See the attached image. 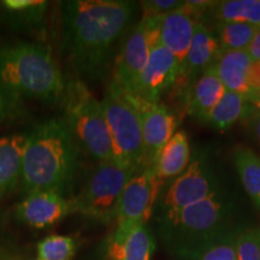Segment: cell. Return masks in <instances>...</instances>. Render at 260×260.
I'll return each mask as SVG.
<instances>
[{
    "label": "cell",
    "instance_id": "cell-1",
    "mask_svg": "<svg viewBox=\"0 0 260 260\" xmlns=\"http://www.w3.org/2000/svg\"><path fill=\"white\" fill-rule=\"evenodd\" d=\"M61 56L83 82H102L116 60V46L134 19L136 4L124 0L61 3Z\"/></svg>",
    "mask_w": 260,
    "mask_h": 260
},
{
    "label": "cell",
    "instance_id": "cell-2",
    "mask_svg": "<svg viewBox=\"0 0 260 260\" xmlns=\"http://www.w3.org/2000/svg\"><path fill=\"white\" fill-rule=\"evenodd\" d=\"M157 223L167 248L183 260H197L206 248L247 229L240 199L225 183L206 199Z\"/></svg>",
    "mask_w": 260,
    "mask_h": 260
},
{
    "label": "cell",
    "instance_id": "cell-3",
    "mask_svg": "<svg viewBox=\"0 0 260 260\" xmlns=\"http://www.w3.org/2000/svg\"><path fill=\"white\" fill-rule=\"evenodd\" d=\"M79 149L63 117L38 123L29 132L23 155V190L27 194L53 190L67 195L76 176Z\"/></svg>",
    "mask_w": 260,
    "mask_h": 260
},
{
    "label": "cell",
    "instance_id": "cell-4",
    "mask_svg": "<svg viewBox=\"0 0 260 260\" xmlns=\"http://www.w3.org/2000/svg\"><path fill=\"white\" fill-rule=\"evenodd\" d=\"M0 83L21 99L46 104L60 103L67 88L51 48L29 41L0 46Z\"/></svg>",
    "mask_w": 260,
    "mask_h": 260
},
{
    "label": "cell",
    "instance_id": "cell-5",
    "mask_svg": "<svg viewBox=\"0 0 260 260\" xmlns=\"http://www.w3.org/2000/svg\"><path fill=\"white\" fill-rule=\"evenodd\" d=\"M64 121L80 149L98 162H115L105 113L102 102L96 100L86 83L79 79L67 82L61 99Z\"/></svg>",
    "mask_w": 260,
    "mask_h": 260
},
{
    "label": "cell",
    "instance_id": "cell-6",
    "mask_svg": "<svg viewBox=\"0 0 260 260\" xmlns=\"http://www.w3.org/2000/svg\"><path fill=\"white\" fill-rule=\"evenodd\" d=\"M223 184L222 172L214 161L212 152L206 147H198L186 170L162 186L154 207L155 220L167 218L206 199Z\"/></svg>",
    "mask_w": 260,
    "mask_h": 260
},
{
    "label": "cell",
    "instance_id": "cell-7",
    "mask_svg": "<svg viewBox=\"0 0 260 260\" xmlns=\"http://www.w3.org/2000/svg\"><path fill=\"white\" fill-rule=\"evenodd\" d=\"M116 164L139 170L145 167L141 124L135 107L115 83H110L102 100Z\"/></svg>",
    "mask_w": 260,
    "mask_h": 260
},
{
    "label": "cell",
    "instance_id": "cell-8",
    "mask_svg": "<svg viewBox=\"0 0 260 260\" xmlns=\"http://www.w3.org/2000/svg\"><path fill=\"white\" fill-rule=\"evenodd\" d=\"M136 171L116 162H98L73 200L75 212L102 224L116 220L123 190Z\"/></svg>",
    "mask_w": 260,
    "mask_h": 260
},
{
    "label": "cell",
    "instance_id": "cell-9",
    "mask_svg": "<svg viewBox=\"0 0 260 260\" xmlns=\"http://www.w3.org/2000/svg\"><path fill=\"white\" fill-rule=\"evenodd\" d=\"M160 40V17H142L122 39L111 82L133 94L147 64L149 53Z\"/></svg>",
    "mask_w": 260,
    "mask_h": 260
},
{
    "label": "cell",
    "instance_id": "cell-10",
    "mask_svg": "<svg viewBox=\"0 0 260 260\" xmlns=\"http://www.w3.org/2000/svg\"><path fill=\"white\" fill-rule=\"evenodd\" d=\"M165 181L158 177L153 167L139 169L128 181L119 200L116 230L111 242H121L136 224L147 222L153 216L155 204Z\"/></svg>",
    "mask_w": 260,
    "mask_h": 260
},
{
    "label": "cell",
    "instance_id": "cell-11",
    "mask_svg": "<svg viewBox=\"0 0 260 260\" xmlns=\"http://www.w3.org/2000/svg\"><path fill=\"white\" fill-rule=\"evenodd\" d=\"M124 94L135 107L141 124L145 147V167H153L159 152L176 133L175 113L161 103H152L135 94Z\"/></svg>",
    "mask_w": 260,
    "mask_h": 260
},
{
    "label": "cell",
    "instance_id": "cell-12",
    "mask_svg": "<svg viewBox=\"0 0 260 260\" xmlns=\"http://www.w3.org/2000/svg\"><path fill=\"white\" fill-rule=\"evenodd\" d=\"M75 212L73 200L53 190H40L27 194L16 205L14 217L19 223L32 229H46L61 222Z\"/></svg>",
    "mask_w": 260,
    "mask_h": 260
},
{
    "label": "cell",
    "instance_id": "cell-13",
    "mask_svg": "<svg viewBox=\"0 0 260 260\" xmlns=\"http://www.w3.org/2000/svg\"><path fill=\"white\" fill-rule=\"evenodd\" d=\"M180 74L176 58L159 40L149 53L135 92L133 94L152 103H160L161 96L174 88Z\"/></svg>",
    "mask_w": 260,
    "mask_h": 260
},
{
    "label": "cell",
    "instance_id": "cell-14",
    "mask_svg": "<svg viewBox=\"0 0 260 260\" xmlns=\"http://www.w3.org/2000/svg\"><path fill=\"white\" fill-rule=\"evenodd\" d=\"M219 53V44L214 38L213 32L206 24L198 22L189 51L182 64L176 83L174 86L181 95L184 94L186 98L191 84L199 79L205 70L212 67Z\"/></svg>",
    "mask_w": 260,
    "mask_h": 260
},
{
    "label": "cell",
    "instance_id": "cell-15",
    "mask_svg": "<svg viewBox=\"0 0 260 260\" xmlns=\"http://www.w3.org/2000/svg\"><path fill=\"white\" fill-rule=\"evenodd\" d=\"M225 92V87L214 73L213 67H210L191 84L184 98L187 113L197 121L207 123L211 112Z\"/></svg>",
    "mask_w": 260,
    "mask_h": 260
},
{
    "label": "cell",
    "instance_id": "cell-16",
    "mask_svg": "<svg viewBox=\"0 0 260 260\" xmlns=\"http://www.w3.org/2000/svg\"><path fill=\"white\" fill-rule=\"evenodd\" d=\"M197 24L182 6L160 17V41L176 58L180 70L189 51Z\"/></svg>",
    "mask_w": 260,
    "mask_h": 260
},
{
    "label": "cell",
    "instance_id": "cell-17",
    "mask_svg": "<svg viewBox=\"0 0 260 260\" xmlns=\"http://www.w3.org/2000/svg\"><path fill=\"white\" fill-rule=\"evenodd\" d=\"M252 61L246 50L220 51L212 65L214 73L225 89L243 96L248 103H251L254 95V92L249 88L247 82Z\"/></svg>",
    "mask_w": 260,
    "mask_h": 260
},
{
    "label": "cell",
    "instance_id": "cell-18",
    "mask_svg": "<svg viewBox=\"0 0 260 260\" xmlns=\"http://www.w3.org/2000/svg\"><path fill=\"white\" fill-rule=\"evenodd\" d=\"M28 139L29 133L0 138V198L11 194L21 183Z\"/></svg>",
    "mask_w": 260,
    "mask_h": 260
},
{
    "label": "cell",
    "instance_id": "cell-19",
    "mask_svg": "<svg viewBox=\"0 0 260 260\" xmlns=\"http://www.w3.org/2000/svg\"><path fill=\"white\" fill-rule=\"evenodd\" d=\"M190 158L191 149L187 133L178 130L159 152L153 168L158 177L167 182L186 170Z\"/></svg>",
    "mask_w": 260,
    "mask_h": 260
},
{
    "label": "cell",
    "instance_id": "cell-20",
    "mask_svg": "<svg viewBox=\"0 0 260 260\" xmlns=\"http://www.w3.org/2000/svg\"><path fill=\"white\" fill-rule=\"evenodd\" d=\"M155 249L154 236L147 224L140 223L133 226L121 242L109 245L111 260H151Z\"/></svg>",
    "mask_w": 260,
    "mask_h": 260
},
{
    "label": "cell",
    "instance_id": "cell-21",
    "mask_svg": "<svg viewBox=\"0 0 260 260\" xmlns=\"http://www.w3.org/2000/svg\"><path fill=\"white\" fill-rule=\"evenodd\" d=\"M47 2L42 0H5L0 3L4 18L15 30H39L44 24Z\"/></svg>",
    "mask_w": 260,
    "mask_h": 260
},
{
    "label": "cell",
    "instance_id": "cell-22",
    "mask_svg": "<svg viewBox=\"0 0 260 260\" xmlns=\"http://www.w3.org/2000/svg\"><path fill=\"white\" fill-rule=\"evenodd\" d=\"M234 164L243 190L260 210V155L251 147L237 146L234 149Z\"/></svg>",
    "mask_w": 260,
    "mask_h": 260
},
{
    "label": "cell",
    "instance_id": "cell-23",
    "mask_svg": "<svg viewBox=\"0 0 260 260\" xmlns=\"http://www.w3.org/2000/svg\"><path fill=\"white\" fill-rule=\"evenodd\" d=\"M206 16L219 22H240L260 28V0H223L216 2Z\"/></svg>",
    "mask_w": 260,
    "mask_h": 260
},
{
    "label": "cell",
    "instance_id": "cell-24",
    "mask_svg": "<svg viewBox=\"0 0 260 260\" xmlns=\"http://www.w3.org/2000/svg\"><path fill=\"white\" fill-rule=\"evenodd\" d=\"M251 103L239 94L226 90L207 119V124L224 132L236 122L242 121Z\"/></svg>",
    "mask_w": 260,
    "mask_h": 260
},
{
    "label": "cell",
    "instance_id": "cell-25",
    "mask_svg": "<svg viewBox=\"0 0 260 260\" xmlns=\"http://www.w3.org/2000/svg\"><path fill=\"white\" fill-rule=\"evenodd\" d=\"M258 29L240 22H219L214 23L211 31L218 41L220 51H243L249 46Z\"/></svg>",
    "mask_w": 260,
    "mask_h": 260
},
{
    "label": "cell",
    "instance_id": "cell-26",
    "mask_svg": "<svg viewBox=\"0 0 260 260\" xmlns=\"http://www.w3.org/2000/svg\"><path fill=\"white\" fill-rule=\"evenodd\" d=\"M75 239L67 235H51L38 243L35 260H71L76 252Z\"/></svg>",
    "mask_w": 260,
    "mask_h": 260
},
{
    "label": "cell",
    "instance_id": "cell-27",
    "mask_svg": "<svg viewBox=\"0 0 260 260\" xmlns=\"http://www.w3.org/2000/svg\"><path fill=\"white\" fill-rule=\"evenodd\" d=\"M237 260H260V239L258 229L247 228L235 240Z\"/></svg>",
    "mask_w": 260,
    "mask_h": 260
},
{
    "label": "cell",
    "instance_id": "cell-28",
    "mask_svg": "<svg viewBox=\"0 0 260 260\" xmlns=\"http://www.w3.org/2000/svg\"><path fill=\"white\" fill-rule=\"evenodd\" d=\"M24 113L23 99L0 83V124L15 121Z\"/></svg>",
    "mask_w": 260,
    "mask_h": 260
},
{
    "label": "cell",
    "instance_id": "cell-29",
    "mask_svg": "<svg viewBox=\"0 0 260 260\" xmlns=\"http://www.w3.org/2000/svg\"><path fill=\"white\" fill-rule=\"evenodd\" d=\"M236 237H230L209 247L198 256L197 260H237L235 247Z\"/></svg>",
    "mask_w": 260,
    "mask_h": 260
},
{
    "label": "cell",
    "instance_id": "cell-30",
    "mask_svg": "<svg viewBox=\"0 0 260 260\" xmlns=\"http://www.w3.org/2000/svg\"><path fill=\"white\" fill-rule=\"evenodd\" d=\"M184 2L181 0H149L141 2V8L144 9L142 17H161V16L175 11L183 6Z\"/></svg>",
    "mask_w": 260,
    "mask_h": 260
},
{
    "label": "cell",
    "instance_id": "cell-31",
    "mask_svg": "<svg viewBox=\"0 0 260 260\" xmlns=\"http://www.w3.org/2000/svg\"><path fill=\"white\" fill-rule=\"evenodd\" d=\"M243 123L246 124L247 130L249 132V134L252 135V138L254 139V141L260 146V111L256 110L254 106L249 105L248 110H247L245 117L242 118Z\"/></svg>",
    "mask_w": 260,
    "mask_h": 260
},
{
    "label": "cell",
    "instance_id": "cell-32",
    "mask_svg": "<svg viewBox=\"0 0 260 260\" xmlns=\"http://www.w3.org/2000/svg\"><path fill=\"white\" fill-rule=\"evenodd\" d=\"M247 82H248L249 88H251L254 93L256 90L260 89V60L252 61L248 70Z\"/></svg>",
    "mask_w": 260,
    "mask_h": 260
},
{
    "label": "cell",
    "instance_id": "cell-33",
    "mask_svg": "<svg viewBox=\"0 0 260 260\" xmlns=\"http://www.w3.org/2000/svg\"><path fill=\"white\" fill-rule=\"evenodd\" d=\"M246 51L253 61L260 60V28L258 29L255 37L253 38L252 42L249 44V46L247 47Z\"/></svg>",
    "mask_w": 260,
    "mask_h": 260
},
{
    "label": "cell",
    "instance_id": "cell-34",
    "mask_svg": "<svg viewBox=\"0 0 260 260\" xmlns=\"http://www.w3.org/2000/svg\"><path fill=\"white\" fill-rule=\"evenodd\" d=\"M251 104L255 107L256 110H259L260 111V89L256 90V92L254 93V95H253L252 100H251Z\"/></svg>",
    "mask_w": 260,
    "mask_h": 260
},
{
    "label": "cell",
    "instance_id": "cell-35",
    "mask_svg": "<svg viewBox=\"0 0 260 260\" xmlns=\"http://www.w3.org/2000/svg\"><path fill=\"white\" fill-rule=\"evenodd\" d=\"M258 233H259V239H260V228L258 229Z\"/></svg>",
    "mask_w": 260,
    "mask_h": 260
}]
</instances>
